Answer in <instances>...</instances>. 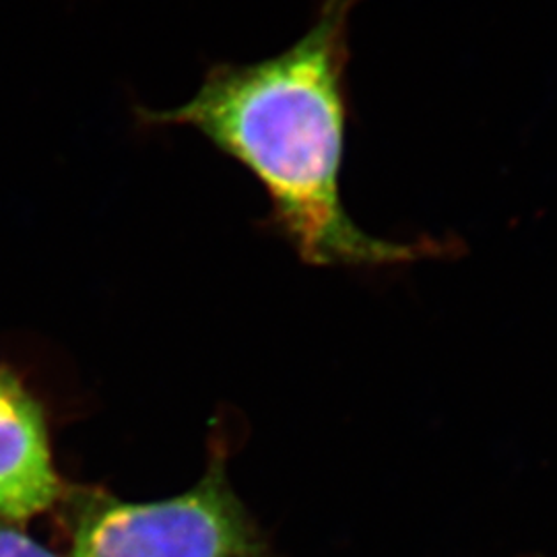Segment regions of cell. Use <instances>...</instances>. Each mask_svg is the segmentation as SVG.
<instances>
[{
  "mask_svg": "<svg viewBox=\"0 0 557 557\" xmlns=\"http://www.w3.org/2000/svg\"><path fill=\"white\" fill-rule=\"evenodd\" d=\"M60 504L69 557H275L232 490L223 455L174 498L124 502L101 487L69 485Z\"/></svg>",
  "mask_w": 557,
  "mask_h": 557,
  "instance_id": "2",
  "label": "cell"
},
{
  "mask_svg": "<svg viewBox=\"0 0 557 557\" xmlns=\"http://www.w3.org/2000/svg\"><path fill=\"white\" fill-rule=\"evenodd\" d=\"M358 0H322L294 46L252 64H215L197 96L174 110H139L145 124L190 126L250 170L273 205V223L299 257L319 267L384 264L416 246L368 236L341 200Z\"/></svg>",
  "mask_w": 557,
  "mask_h": 557,
  "instance_id": "1",
  "label": "cell"
},
{
  "mask_svg": "<svg viewBox=\"0 0 557 557\" xmlns=\"http://www.w3.org/2000/svg\"><path fill=\"white\" fill-rule=\"evenodd\" d=\"M52 462L44 405L20 374L0 366V518L25 524L66 492Z\"/></svg>",
  "mask_w": 557,
  "mask_h": 557,
  "instance_id": "3",
  "label": "cell"
},
{
  "mask_svg": "<svg viewBox=\"0 0 557 557\" xmlns=\"http://www.w3.org/2000/svg\"><path fill=\"white\" fill-rule=\"evenodd\" d=\"M0 557H60L44 547L21 524L0 518Z\"/></svg>",
  "mask_w": 557,
  "mask_h": 557,
  "instance_id": "4",
  "label": "cell"
}]
</instances>
